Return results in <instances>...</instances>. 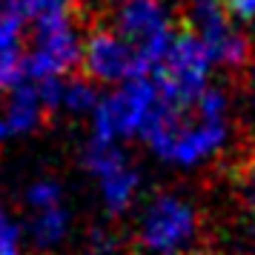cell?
I'll list each match as a JSON object with an SVG mask.
<instances>
[{
  "label": "cell",
  "mask_w": 255,
  "mask_h": 255,
  "mask_svg": "<svg viewBox=\"0 0 255 255\" xmlns=\"http://www.w3.org/2000/svg\"><path fill=\"white\" fill-rule=\"evenodd\" d=\"M140 135L163 161L201 163L227 138V98L221 89H204L186 104L161 101L146 115Z\"/></svg>",
  "instance_id": "obj_1"
},
{
  "label": "cell",
  "mask_w": 255,
  "mask_h": 255,
  "mask_svg": "<svg viewBox=\"0 0 255 255\" xmlns=\"http://www.w3.org/2000/svg\"><path fill=\"white\" fill-rule=\"evenodd\" d=\"M138 244L155 255H204L198 209L172 192L155 195L140 218Z\"/></svg>",
  "instance_id": "obj_2"
},
{
  "label": "cell",
  "mask_w": 255,
  "mask_h": 255,
  "mask_svg": "<svg viewBox=\"0 0 255 255\" xmlns=\"http://www.w3.org/2000/svg\"><path fill=\"white\" fill-rule=\"evenodd\" d=\"M209 63H212V58H209L204 40L189 26H181L169 37L158 63L152 66V78L158 83L163 101L186 104L195 95H201L207 89Z\"/></svg>",
  "instance_id": "obj_3"
},
{
  "label": "cell",
  "mask_w": 255,
  "mask_h": 255,
  "mask_svg": "<svg viewBox=\"0 0 255 255\" xmlns=\"http://www.w3.org/2000/svg\"><path fill=\"white\" fill-rule=\"evenodd\" d=\"M138 60L143 75H149L172 37L169 14L161 0H121L109 26Z\"/></svg>",
  "instance_id": "obj_4"
},
{
  "label": "cell",
  "mask_w": 255,
  "mask_h": 255,
  "mask_svg": "<svg viewBox=\"0 0 255 255\" xmlns=\"http://www.w3.org/2000/svg\"><path fill=\"white\" fill-rule=\"evenodd\" d=\"M155 106V83L146 75L127 78V83L95 106V138L115 140L121 135L140 132Z\"/></svg>",
  "instance_id": "obj_5"
},
{
  "label": "cell",
  "mask_w": 255,
  "mask_h": 255,
  "mask_svg": "<svg viewBox=\"0 0 255 255\" xmlns=\"http://www.w3.org/2000/svg\"><path fill=\"white\" fill-rule=\"evenodd\" d=\"M186 17V26L204 40L212 63L235 69L250 60V40L232 26L230 12L221 6V0H189Z\"/></svg>",
  "instance_id": "obj_6"
},
{
  "label": "cell",
  "mask_w": 255,
  "mask_h": 255,
  "mask_svg": "<svg viewBox=\"0 0 255 255\" xmlns=\"http://www.w3.org/2000/svg\"><path fill=\"white\" fill-rule=\"evenodd\" d=\"M81 75H86L92 83H115L143 72L132 49L109 26H95L81 49Z\"/></svg>",
  "instance_id": "obj_7"
},
{
  "label": "cell",
  "mask_w": 255,
  "mask_h": 255,
  "mask_svg": "<svg viewBox=\"0 0 255 255\" xmlns=\"http://www.w3.org/2000/svg\"><path fill=\"white\" fill-rule=\"evenodd\" d=\"M46 115L43 112V104H40V95H37L35 83H14V95H12V104H9V132H26L32 129Z\"/></svg>",
  "instance_id": "obj_8"
},
{
  "label": "cell",
  "mask_w": 255,
  "mask_h": 255,
  "mask_svg": "<svg viewBox=\"0 0 255 255\" xmlns=\"http://www.w3.org/2000/svg\"><path fill=\"white\" fill-rule=\"evenodd\" d=\"M101 184H104L106 207L112 209V212H121V209L129 207V201H132L135 189H138V172H135V169H129L127 163H124L121 169L104 175V178H101Z\"/></svg>",
  "instance_id": "obj_9"
},
{
  "label": "cell",
  "mask_w": 255,
  "mask_h": 255,
  "mask_svg": "<svg viewBox=\"0 0 255 255\" xmlns=\"http://www.w3.org/2000/svg\"><path fill=\"white\" fill-rule=\"evenodd\" d=\"M29 232H32V241L35 247H52L55 241L63 238L66 232V212L55 204V207H43L35 215V221L29 224Z\"/></svg>",
  "instance_id": "obj_10"
},
{
  "label": "cell",
  "mask_w": 255,
  "mask_h": 255,
  "mask_svg": "<svg viewBox=\"0 0 255 255\" xmlns=\"http://www.w3.org/2000/svg\"><path fill=\"white\" fill-rule=\"evenodd\" d=\"M83 163L92 169L98 178L115 172L124 166V152L115 146V140H106V138H95L89 146H86V155H83Z\"/></svg>",
  "instance_id": "obj_11"
},
{
  "label": "cell",
  "mask_w": 255,
  "mask_h": 255,
  "mask_svg": "<svg viewBox=\"0 0 255 255\" xmlns=\"http://www.w3.org/2000/svg\"><path fill=\"white\" fill-rule=\"evenodd\" d=\"M232 186H235V198L244 204V209L255 212V152L247 155L235 172H232Z\"/></svg>",
  "instance_id": "obj_12"
},
{
  "label": "cell",
  "mask_w": 255,
  "mask_h": 255,
  "mask_svg": "<svg viewBox=\"0 0 255 255\" xmlns=\"http://www.w3.org/2000/svg\"><path fill=\"white\" fill-rule=\"evenodd\" d=\"M63 104L72 112H86L89 106H95V83L86 75H75L66 86H63Z\"/></svg>",
  "instance_id": "obj_13"
},
{
  "label": "cell",
  "mask_w": 255,
  "mask_h": 255,
  "mask_svg": "<svg viewBox=\"0 0 255 255\" xmlns=\"http://www.w3.org/2000/svg\"><path fill=\"white\" fill-rule=\"evenodd\" d=\"M23 81V55L17 43H0V86Z\"/></svg>",
  "instance_id": "obj_14"
},
{
  "label": "cell",
  "mask_w": 255,
  "mask_h": 255,
  "mask_svg": "<svg viewBox=\"0 0 255 255\" xmlns=\"http://www.w3.org/2000/svg\"><path fill=\"white\" fill-rule=\"evenodd\" d=\"M60 198V186L52 184V181H40V184H35L32 189H29V204L32 207H55Z\"/></svg>",
  "instance_id": "obj_15"
},
{
  "label": "cell",
  "mask_w": 255,
  "mask_h": 255,
  "mask_svg": "<svg viewBox=\"0 0 255 255\" xmlns=\"http://www.w3.org/2000/svg\"><path fill=\"white\" fill-rule=\"evenodd\" d=\"M0 255H17V230L0 209Z\"/></svg>",
  "instance_id": "obj_16"
},
{
  "label": "cell",
  "mask_w": 255,
  "mask_h": 255,
  "mask_svg": "<svg viewBox=\"0 0 255 255\" xmlns=\"http://www.w3.org/2000/svg\"><path fill=\"white\" fill-rule=\"evenodd\" d=\"M221 6L238 20H255V0H221Z\"/></svg>",
  "instance_id": "obj_17"
},
{
  "label": "cell",
  "mask_w": 255,
  "mask_h": 255,
  "mask_svg": "<svg viewBox=\"0 0 255 255\" xmlns=\"http://www.w3.org/2000/svg\"><path fill=\"white\" fill-rule=\"evenodd\" d=\"M247 89H250V104L255 109V63L250 66V75H247Z\"/></svg>",
  "instance_id": "obj_18"
},
{
  "label": "cell",
  "mask_w": 255,
  "mask_h": 255,
  "mask_svg": "<svg viewBox=\"0 0 255 255\" xmlns=\"http://www.w3.org/2000/svg\"><path fill=\"white\" fill-rule=\"evenodd\" d=\"M6 132H9V124H6V121H0V140L6 138Z\"/></svg>",
  "instance_id": "obj_19"
}]
</instances>
